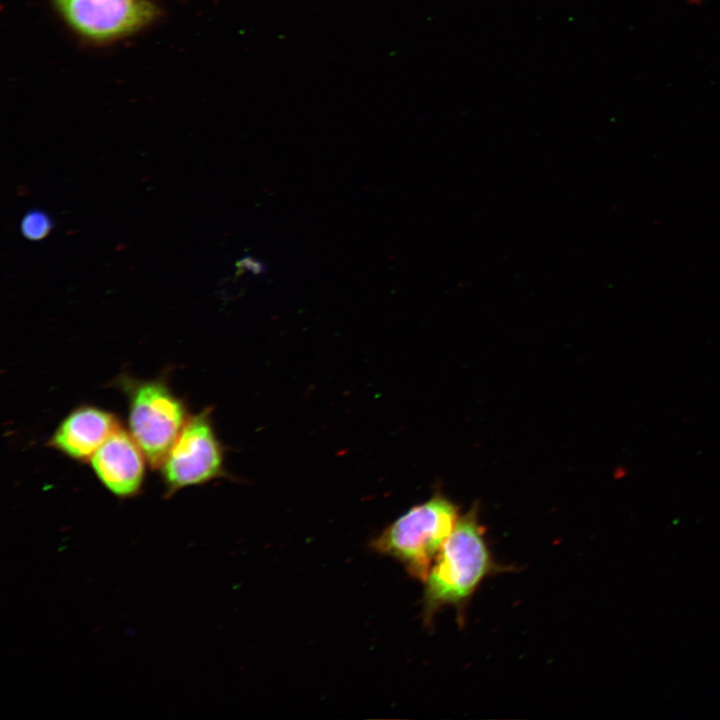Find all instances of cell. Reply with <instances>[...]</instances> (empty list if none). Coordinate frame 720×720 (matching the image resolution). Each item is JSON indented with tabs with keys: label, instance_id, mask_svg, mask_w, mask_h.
Listing matches in <instances>:
<instances>
[{
	"label": "cell",
	"instance_id": "obj_7",
	"mask_svg": "<svg viewBox=\"0 0 720 720\" xmlns=\"http://www.w3.org/2000/svg\"><path fill=\"white\" fill-rule=\"evenodd\" d=\"M120 427L112 413L94 406H80L58 425L49 445L72 459L90 460Z\"/></svg>",
	"mask_w": 720,
	"mask_h": 720
},
{
	"label": "cell",
	"instance_id": "obj_8",
	"mask_svg": "<svg viewBox=\"0 0 720 720\" xmlns=\"http://www.w3.org/2000/svg\"><path fill=\"white\" fill-rule=\"evenodd\" d=\"M50 218L42 211L31 210L22 219L21 232L30 240L44 238L51 229Z\"/></svg>",
	"mask_w": 720,
	"mask_h": 720
},
{
	"label": "cell",
	"instance_id": "obj_2",
	"mask_svg": "<svg viewBox=\"0 0 720 720\" xmlns=\"http://www.w3.org/2000/svg\"><path fill=\"white\" fill-rule=\"evenodd\" d=\"M458 518V507L437 493L386 527L371 546L398 560L411 576L425 581Z\"/></svg>",
	"mask_w": 720,
	"mask_h": 720
},
{
	"label": "cell",
	"instance_id": "obj_3",
	"mask_svg": "<svg viewBox=\"0 0 720 720\" xmlns=\"http://www.w3.org/2000/svg\"><path fill=\"white\" fill-rule=\"evenodd\" d=\"M122 384L129 400V433L149 464L160 468L189 418L185 403L160 379L126 378Z\"/></svg>",
	"mask_w": 720,
	"mask_h": 720
},
{
	"label": "cell",
	"instance_id": "obj_5",
	"mask_svg": "<svg viewBox=\"0 0 720 720\" xmlns=\"http://www.w3.org/2000/svg\"><path fill=\"white\" fill-rule=\"evenodd\" d=\"M79 33L106 40L131 33L149 23L157 10L150 0H54Z\"/></svg>",
	"mask_w": 720,
	"mask_h": 720
},
{
	"label": "cell",
	"instance_id": "obj_1",
	"mask_svg": "<svg viewBox=\"0 0 720 720\" xmlns=\"http://www.w3.org/2000/svg\"><path fill=\"white\" fill-rule=\"evenodd\" d=\"M502 568L491 556L475 505L458 518L424 581L425 623L447 605L462 611L482 580Z\"/></svg>",
	"mask_w": 720,
	"mask_h": 720
},
{
	"label": "cell",
	"instance_id": "obj_6",
	"mask_svg": "<svg viewBox=\"0 0 720 720\" xmlns=\"http://www.w3.org/2000/svg\"><path fill=\"white\" fill-rule=\"evenodd\" d=\"M145 455L132 437L118 428L90 458L102 485L119 498L139 494L145 476Z\"/></svg>",
	"mask_w": 720,
	"mask_h": 720
},
{
	"label": "cell",
	"instance_id": "obj_4",
	"mask_svg": "<svg viewBox=\"0 0 720 720\" xmlns=\"http://www.w3.org/2000/svg\"><path fill=\"white\" fill-rule=\"evenodd\" d=\"M160 469L166 497L225 476L223 447L209 409L189 416Z\"/></svg>",
	"mask_w": 720,
	"mask_h": 720
}]
</instances>
